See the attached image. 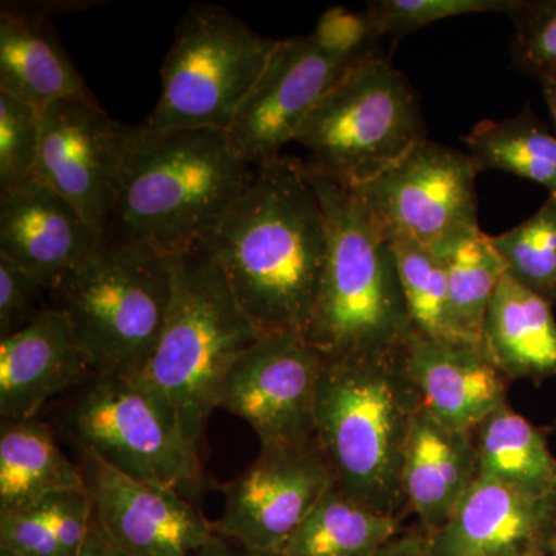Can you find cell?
Wrapping results in <instances>:
<instances>
[{"mask_svg": "<svg viewBox=\"0 0 556 556\" xmlns=\"http://www.w3.org/2000/svg\"><path fill=\"white\" fill-rule=\"evenodd\" d=\"M328 247L327 215L308 166L280 156L257 167L254 181L195 249L218 266L263 334L305 336Z\"/></svg>", "mask_w": 556, "mask_h": 556, "instance_id": "1", "label": "cell"}, {"mask_svg": "<svg viewBox=\"0 0 556 556\" xmlns=\"http://www.w3.org/2000/svg\"><path fill=\"white\" fill-rule=\"evenodd\" d=\"M226 131L126 126L123 174L108 237L161 254L192 251L254 181Z\"/></svg>", "mask_w": 556, "mask_h": 556, "instance_id": "2", "label": "cell"}, {"mask_svg": "<svg viewBox=\"0 0 556 556\" xmlns=\"http://www.w3.org/2000/svg\"><path fill=\"white\" fill-rule=\"evenodd\" d=\"M422 397L404 353L325 357L316 402V442L351 500L404 518L405 453Z\"/></svg>", "mask_w": 556, "mask_h": 556, "instance_id": "3", "label": "cell"}, {"mask_svg": "<svg viewBox=\"0 0 556 556\" xmlns=\"http://www.w3.org/2000/svg\"><path fill=\"white\" fill-rule=\"evenodd\" d=\"M308 170L327 215L329 247L305 339L327 358L404 353L416 331L390 241L350 189Z\"/></svg>", "mask_w": 556, "mask_h": 556, "instance_id": "4", "label": "cell"}, {"mask_svg": "<svg viewBox=\"0 0 556 556\" xmlns=\"http://www.w3.org/2000/svg\"><path fill=\"white\" fill-rule=\"evenodd\" d=\"M167 258L170 308L141 376L169 399L186 433L199 444L208 417L219 408L230 368L265 334L206 255L192 249Z\"/></svg>", "mask_w": 556, "mask_h": 556, "instance_id": "5", "label": "cell"}, {"mask_svg": "<svg viewBox=\"0 0 556 556\" xmlns=\"http://www.w3.org/2000/svg\"><path fill=\"white\" fill-rule=\"evenodd\" d=\"M49 295L94 375H142L170 308L169 258L148 244L105 237Z\"/></svg>", "mask_w": 556, "mask_h": 556, "instance_id": "6", "label": "cell"}, {"mask_svg": "<svg viewBox=\"0 0 556 556\" xmlns=\"http://www.w3.org/2000/svg\"><path fill=\"white\" fill-rule=\"evenodd\" d=\"M61 428L80 455L124 477L189 501L206 489L195 442L169 399L144 376H91L62 409Z\"/></svg>", "mask_w": 556, "mask_h": 556, "instance_id": "7", "label": "cell"}, {"mask_svg": "<svg viewBox=\"0 0 556 556\" xmlns=\"http://www.w3.org/2000/svg\"><path fill=\"white\" fill-rule=\"evenodd\" d=\"M427 139L415 89L382 56L368 58L318 102L298 139L311 169L346 189L369 181Z\"/></svg>", "mask_w": 556, "mask_h": 556, "instance_id": "8", "label": "cell"}, {"mask_svg": "<svg viewBox=\"0 0 556 556\" xmlns=\"http://www.w3.org/2000/svg\"><path fill=\"white\" fill-rule=\"evenodd\" d=\"M277 42L225 7L193 3L175 28L161 67V94L142 126L228 130Z\"/></svg>", "mask_w": 556, "mask_h": 556, "instance_id": "9", "label": "cell"}, {"mask_svg": "<svg viewBox=\"0 0 556 556\" xmlns=\"http://www.w3.org/2000/svg\"><path fill=\"white\" fill-rule=\"evenodd\" d=\"M478 174L467 152L424 139L350 190L383 239L438 247L479 229Z\"/></svg>", "mask_w": 556, "mask_h": 556, "instance_id": "10", "label": "cell"}, {"mask_svg": "<svg viewBox=\"0 0 556 556\" xmlns=\"http://www.w3.org/2000/svg\"><path fill=\"white\" fill-rule=\"evenodd\" d=\"M324 364L305 336L265 334L230 368L219 408L247 420L262 445L309 444Z\"/></svg>", "mask_w": 556, "mask_h": 556, "instance_id": "11", "label": "cell"}, {"mask_svg": "<svg viewBox=\"0 0 556 556\" xmlns=\"http://www.w3.org/2000/svg\"><path fill=\"white\" fill-rule=\"evenodd\" d=\"M126 150V126L97 101L65 100L40 113L36 179L108 237Z\"/></svg>", "mask_w": 556, "mask_h": 556, "instance_id": "12", "label": "cell"}, {"mask_svg": "<svg viewBox=\"0 0 556 556\" xmlns=\"http://www.w3.org/2000/svg\"><path fill=\"white\" fill-rule=\"evenodd\" d=\"M334 482L327 457L309 444L262 445L255 463L223 485L215 532L254 551L280 555L289 538Z\"/></svg>", "mask_w": 556, "mask_h": 556, "instance_id": "13", "label": "cell"}, {"mask_svg": "<svg viewBox=\"0 0 556 556\" xmlns=\"http://www.w3.org/2000/svg\"><path fill=\"white\" fill-rule=\"evenodd\" d=\"M353 67L325 56L309 36L278 40L226 130L230 148L254 167L280 159V150L295 142L318 102Z\"/></svg>", "mask_w": 556, "mask_h": 556, "instance_id": "14", "label": "cell"}, {"mask_svg": "<svg viewBox=\"0 0 556 556\" xmlns=\"http://www.w3.org/2000/svg\"><path fill=\"white\" fill-rule=\"evenodd\" d=\"M79 468L94 522L126 556H190L217 533L175 490L135 481L89 456Z\"/></svg>", "mask_w": 556, "mask_h": 556, "instance_id": "15", "label": "cell"}, {"mask_svg": "<svg viewBox=\"0 0 556 556\" xmlns=\"http://www.w3.org/2000/svg\"><path fill=\"white\" fill-rule=\"evenodd\" d=\"M104 239L67 200L38 179L0 192V257L16 263L49 291Z\"/></svg>", "mask_w": 556, "mask_h": 556, "instance_id": "16", "label": "cell"}, {"mask_svg": "<svg viewBox=\"0 0 556 556\" xmlns=\"http://www.w3.org/2000/svg\"><path fill=\"white\" fill-rule=\"evenodd\" d=\"M555 535L556 497L479 477L444 529L430 538L433 556H526L548 554Z\"/></svg>", "mask_w": 556, "mask_h": 556, "instance_id": "17", "label": "cell"}, {"mask_svg": "<svg viewBox=\"0 0 556 556\" xmlns=\"http://www.w3.org/2000/svg\"><path fill=\"white\" fill-rule=\"evenodd\" d=\"M405 367L424 407L450 430L475 431L507 404L510 380L493 364L484 345L416 334L405 350Z\"/></svg>", "mask_w": 556, "mask_h": 556, "instance_id": "18", "label": "cell"}, {"mask_svg": "<svg viewBox=\"0 0 556 556\" xmlns=\"http://www.w3.org/2000/svg\"><path fill=\"white\" fill-rule=\"evenodd\" d=\"M93 375L67 318L51 308L0 339V415L7 420L38 417L51 399L75 391Z\"/></svg>", "mask_w": 556, "mask_h": 556, "instance_id": "19", "label": "cell"}, {"mask_svg": "<svg viewBox=\"0 0 556 556\" xmlns=\"http://www.w3.org/2000/svg\"><path fill=\"white\" fill-rule=\"evenodd\" d=\"M479 478L473 431L439 424L426 407L417 413L405 453L402 492L407 510L430 536L444 529Z\"/></svg>", "mask_w": 556, "mask_h": 556, "instance_id": "20", "label": "cell"}, {"mask_svg": "<svg viewBox=\"0 0 556 556\" xmlns=\"http://www.w3.org/2000/svg\"><path fill=\"white\" fill-rule=\"evenodd\" d=\"M0 91L39 113L58 101H94L51 21L13 2L0 7Z\"/></svg>", "mask_w": 556, "mask_h": 556, "instance_id": "21", "label": "cell"}, {"mask_svg": "<svg viewBox=\"0 0 556 556\" xmlns=\"http://www.w3.org/2000/svg\"><path fill=\"white\" fill-rule=\"evenodd\" d=\"M554 306L507 274L486 309L482 340L493 364L508 380L556 378Z\"/></svg>", "mask_w": 556, "mask_h": 556, "instance_id": "22", "label": "cell"}, {"mask_svg": "<svg viewBox=\"0 0 556 556\" xmlns=\"http://www.w3.org/2000/svg\"><path fill=\"white\" fill-rule=\"evenodd\" d=\"M86 489L79 466L62 452L53 428L38 417L2 419L0 511L27 506L65 490Z\"/></svg>", "mask_w": 556, "mask_h": 556, "instance_id": "23", "label": "cell"}, {"mask_svg": "<svg viewBox=\"0 0 556 556\" xmlns=\"http://www.w3.org/2000/svg\"><path fill=\"white\" fill-rule=\"evenodd\" d=\"M473 433L479 477L529 495L556 497V457L546 431L506 404L486 416Z\"/></svg>", "mask_w": 556, "mask_h": 556, "instance_id": "24", "label": "cell"}, {"mask_svg": "<svg viewBox=\"0 0 556 556\" xmlns=\"http://www.w3.org/2000/svg\"><path fill=\"white\" fill-rule=\"evenodd\" d=\"M351 500L332 482L280 556H375L405 527Z\"/></svg>", "mask_w": 556, "mask_h": 556, "instance_id": "25", "label": "cell"}, {"mask_svg": "<svg viewBox=\"0 0 556 556\" xmlns=\"http://www.w3.org/2000/svg\"><path fill=\"white\" fill-rule=\"evenodd\" d=\"M93 525L87 489L65 490L0 511V548L16 556H79Z\"/></svg>", "mask_w": 556, "mask_h": 556, "instance_id": "26", "label": "cell"}, {"mask_svg": "<svg viewBox=\"0 0 556 556\" xmlns=\"http://www.w3.org/2000/svg\"><path fill=\"white\" fill-rule=\"evenodd\" d=\"M464 141L479 172L517 175L556 195V135L529 105L511 118L481 121Z\"/></svg>", "mask_w": 556, "mask_h": 556, "instance_id": "27", "label": "cell"}, {"mask_svg": "<svg viewBox=\"0 0 556 556\" xmlns=\"http://www.w3.org/2000/svg\"><path fill=\"white\" fill-rule=\"evenodd\" d=\"M438 248L445 258L450 305L457 331L467 342L484 345L486 309L501 278L506 276L503 260L481 229L463 233Z\"/></svg>", "mask_w": 556, "mask_h": 556, "instance_id": "28", "label": "cell"}, {"mask_svg": "<svg viewBox=\"0 0 556 556\" xmlns=\"http://www.w3.org/2000/svg\"><path fill=\"white\" fill-rule=\"evenodd\" d=\"M399 280L413 328L422 338L467 342L457 331L450 305L447 268L441 248L391 240Z\"/></svg>", "mask_w": 556, "mask_h": 556, "instance_id": "29", "label": "cell"}, {"mask_svg": "<svg viewBox=\"0 0 556 556\" xmlns=\"http://www.w3.org/2000/svg\"><path fill=\"white\" fill-rule=\"evenodd\" d=\"M508 277L556 305V195L518 226L490 237Z\"/></svg>", "mask_w": 556, "mask_h": 556, "instance_id": "30", "label": "cell"}, {"mask_svg": "<svg viewBox=\"0 0 556 556\" xmlns=\"http://www.w3.org/2000/svg\"><path fill=\"white\" fill-rule=\"evenodd\" d=\"M511 58L541 84H556V0H515Z\"/></svg>", "mask_w": 556, "mask_h": 556, "instance_id": "31", "label": "cell"}, {"mask_svg": "<svg viewBox=\"0 0 556 556\" xmlns=\"http://www.w3.org/2000/svg\"><path fill=\"white\" fill-rule=\"evenodd\" d=\"M515 0H375L367 13L380 38H404L437 22L467 14L510 13Z\"/></svg>", "mask_w": 556, "mask_h": 556, "instance_id": "32", "label": "cell"}, {"mask_svg": "<svg viewBox=\"0 0 556 556\" xmlns=\"http://www.w3.org/2000/svg\"><path fill=\"white\" fill-rule=\"evenodd\" d=\"M40 113L0 91V192L36 179Z\"/></svg>", "mask_w": 556, "mask_h": 556, "instance_id": "33", "label": "cell"}, {"mask_svg": "<svg viewBox=\"0 0 556 556\" xmlns=\"http://www.w3.org/2000/svg\"><path fill=\"white\" fill-rule=\"evenodd\" d=\"M309 39L325 56L350 65L379 54L380 36L367 11L356 13L345 7H331L318 17Z\"/></svg>", "mask_w": 556, "mask_h": 556, "instance_id": "34", "label": "cell"}, {"mask_svg": "<svg viewBox=\"0 0 556 556\" xmlns=\"http://www.w3.org/2000/svg\"><path fill=\"white\" fill-rule=\"evenodd\" d=\"M50 309L49 289L16 263L0 257V339L16 334Z\"/></svg>", "mask_w": 556, "mask_h": 556, "instance_id": "35", "label": "cell"}, {"mask_svg": "<svg viewBox=\"0 0 556 556\" xmlns=\"http://www.w3.org/2000/svg\"><path fill=\"white\" fill-rule=\"evenodd\" d=\"M375 556H433L431 538L420 527L405 529Z\"/></svg>", "mask_w": 556, "mask_h": 556, "instance_id": "36", "label": "cell"}, {"mask_svg": "<svg viewBox=\"0 0 556 556\" xmlns=\"http://www.w3.org/2000/svg\"><path fill=\"white\" fill-rule=\"evenodd\" d=\"M190 556H280L276 554H268V552L254 551L243 546V544L237 543V541L230 540L215 533V536L211 541H207L203 547L199 551L193 552Z\"/></svg>", "mask_w": 556, "mask_h": 556, "instance_id": "37", "label": "cell"}, {"mask_svg": "<svg viewBox=\"0 0 556 556\" xmlns=\"http://www.w3.org/2000/svg\"><path fill=\"white\" fill-rule=\"evenodd\" d=\"M79 556H126L118 548L110 543L109 538L102 533L97 522L91 525L89 535H87L86 543H84L83 551Z\"/></svg>", "mask_w": 556, "mask_h": 556, "instance_id": "38", "label": "cell"}, {"mask_svg": "<svg viewBox=\"0 0 556 556\" xmlns=\"http://www.w3.org/2000/svg\"><path fill=\"white\" fill-rule=\"evenodd\" d=\"M541 86H543L544 100H546L548 112H551L556 126V84H541Z\"/></svg>", "mask_w": 556, "mask_h": 556, "instance_id": "39", "label": "cell"}, {"mask_svg": "<svg viewBox=\"0 0 556 556\" xmlns=\"http://www.w3.org/2000/svg\"><path fill=\"white\" fill-rule=\"evenodd\" d=\"M548 555L556 556V535L554 541H552L551 547H548Z\"/></svg>", "mask_w": 556, "mask_h": 556, "instance_id": "40", "label": "cell"}, {"mask_svg": "<svg viewBox=\"0 0 556 556\" xmlns=\"http://www.w3.org/2000/svg\"><path fill=\"white\" fill-rule=\"evenodd\" d=\"M526 556H551V555H548L547 552H544V551H536V552H532V554H529Z\"/></svg>", "mask_w": 556, "mask_h": 556, "instance_id": "41", "label": "cell"}, {"mask_svg": "<svg viewBox=\"0 0 556 556\" xmlns=\"http://www.w3.org/2000/svg\"><path fill=\"white\" fill-rule=\"evenodd\" d=\"M0 556H16V555L11 554V552L5 551V548H0Z\"/></svg>", "mask_w": 556, "mask_h": 556, "instance_id": "42", "label": "cell"}, {"mask_svg": "<svg viewBox=\"0 0 556 556\" xmlns=\"http://www.w3.org/2000/svg\"><path fill=\"white\" fill-rule=\"evenodd\" d=\"M552 428H554V431L556 433V419L554 420V424H552Z\"/></svg>", "mask_w": 556, "mask_h": 556, "instance_id": "43", "label": "cell"}]
</instances>
